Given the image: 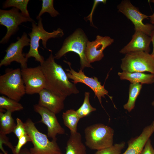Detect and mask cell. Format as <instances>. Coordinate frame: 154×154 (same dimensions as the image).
Masks as SVG:
<instances>
[{"label": "cell", "instance_id": "obj_1", "mask_svg": "<svg viewBox=\"0 0 154 154\" xmlns=\"http://www.w3.org/2000/svg\"><path fill=\"white\" fill-rule=\"evenodd\" d=\"M51 52L40 66L44 75L46 89L55 94L66 98L79 92L75 84L70 82L62 66L55 62Z\"/></svg>", "mask_w": 154, "mask_h": 154}, {"label": "cell", "instance_id": "obj_2", "mask_svg": "<svg viewBox=\"0 0 154 154\" xmlns=\"http://www.w3.org/2000/svg\"><path fill=\"white\" fill-rule=\"evenodd\" d=\"M42 21V19L40 18L37 25L35 22L32 23V31L28 34L30 37V49L25 55V57L28 59L31 57H34L35 60L40 62V64L45 60L44 57L39 54L38 50L40 40H42L43 47L51 52L52 50L48 49L46 46L47 41L52 38L61 37L64 35L63 30L60 28L52 32H47L43 28Z\"/></svg>", "mask_w": 154, "mask_h": 154}, {"label": "cell", "instance_id": "obj_3", "mask_svg": "<svg viewBox=\"0 0 154 154\" xmlns=\"http://www.w3.org/2000/svg\"><path fill=\"white\" fill-rule=\"evenodd\" d=\"M84 133L85 145L91 149L97 151L114 145V131L106 125L98 123L88 126Z\"/></svg>", "mask_w": 154, "mask_h": 154}, {"label": "cell", "instance_id": "obj_4", "mask_svg": "<svg viewBox=\"0 0 154 154\" xmlns=\"http://www.w3.org/2000/svg\"><path fill=\"white\" fill-rule=\"evenodd\" d=\"M24 124L33 145L30 149L31 151L35 154H63L57 142V139L49 141L46 135L38 130L30 118L27 120Z\"/></svg>", "mask_w": 154, "mask_h": 154}, {"label": "cell", "instance_id": "obj_5", "mask_svg": "<svg viewBox=\"0 0 154 154\" xmlns=\"http://www.w3.org/2000/svg\"><path fill=\"white\" fill-rule=\"evenodd\" d=\"M86 36L81 29L76 30L64 40L60 50L55 54V59H59L67 53L72 52L78 54L80 59V69L85 68H93L88 61L86 56Z\"/></svg>", "mask_w": 154, "mask_h": 154}, {"label": "cell", "instance_id": "obj_6", "mask_svg": "<svg viewBox=\"0 0 154 154\" xmlns=\"http://www.w3.org/2000/svg\"><path fill=\"white\" fill-rule=\"evenodd\" d=\"M0 93L18 102L26 94L20 68L9 69L0 76Z\"/></svg>", "mask_w": 154, "mask_h": 154}, {"label": "cell", "instance_id": "obj_7", "mask_svg": "<svg viewBox=\"0 0 154 154\" xmlns=\"http://www.w3.org/2000/svg\"><path fill=\"white\" fill-rule=\"evenodd\" d=\"M123 72L131 73L145 72L154 74V60L151 54L143 51L131 52L121 59Z\"/></svg>", "mask_w": 154, "mask_h": 154}, {"label": "cell", "instance_id": "obj_8", "mask_svg": "<svg viewBox=\"0 0 154 154\" xmlns=\"http://www.w3.org/2000/svg\"><path fill=\"white\" fill-rule=\"evenodd\" d=\"M28 21L35 22L30 17L25 16L16 8L13 7L9 10L0 9V25L5 27L7 30L5 35L1 40L0 43H7L11 36L18 31L19 25Z\"/></svg>", "mask_w": 154, "mask_h": 154}, {"label": "cell", "instance_id": "obj_9", "mask_svg": "<svg viewBox=\"0 0 154 154\" xmlns=\"http://www.w3.org/2000/svg\"><path fill=\"white\" fill-rule=\"evenodd\" d=\"M118 11L125 15L134 25L135 31L143 32L150 37L154 29V25L143 23L145 19H149V16L142 13L138 8L133 5L129 0L122 1L117 6Z\"/></svg>", "mask_w": 154, "mask_h": 154}, {"label": "cell", "instance_id": "obj_10", "mask_svg": "<svg viewBox=\"0 0 154 154\" xmlns=\"http://www.w3.org/2000/svg\"><path fill=\"white\" fill-rule=\"evenodd\" d=\"M17 41L11 43L5 50L6 54L0 62V67L7 66L14 61L20 64L21 68H27L28 58L23 53L24 47L30 45V39L27 34L23 33L21 37H18Z\"/></svg>", "mask_w": 154, "mask_h": 154}, {"label": "cell", "instance_id": "obj_11", "mask_svg": "<svg viewBox=\"0 0 154 154\" xmlns=\"http://www.w3.org/2000/svg\"><path fill=\"white\" fill-rule=\"evenodd\" d=\"M69 66L70 69H67L66 70L67 72L66 74L68 78L73 80L72 82L74 84L78 83H81L85 84L89 86L94 92L95 96H96L102 106V98H105V95L108 96L111 99L112 97L108 95V92L104 87V85H102L98 79L96 77L94 78L89 77L87 76L83 72L82 70L80 69L78 72H76L71 67L70 62L64 60Z\"/></svg>", "mask_w": 154, "mask_h": 154}, {"label": "cell", "instance_id": "obj_12", "mask_svg": "<svg viewBox=\"0 0 154 154\" xmlns=\"http://www.w3.org/2000/svg\"><path fill=\"white\" fill-rule=\"evenodd\" d=\"M21 71L26 94L29 95L38 94L45 88V77L40 65L33 68H21Z\"/></svg>", "mask_w": 154, "mask_h": 154}, {"label": "cell", "instance_id": "obj_13", "mask_svg": "<svg viewBox=\"0 0 154 154\" xmlns=\"http://www.w3.org/2000/svg\"><path fill=\"white\" fill-rule=\"evenodd\" d=\"M33 108L34 111L41 116V119L39 122L42 123L46 126L48 137L54 139H57V135L65 133V130L58 122L56 114L38 104L34 105Z\"/></svg>", "mask_w": 154, "mask_h": 154}, {"label": "cell", "instance_id": "obj_14", "mask_svg": "<svg viewBox=\"0 0 154 154\" xmlns=\"http://www.w3.org/2000/svg\"><path fill=\"white\" fill-rule=\"evenodd\" d=\"M114 40L108 36L97 35L95 40L87 41L86 56L90 63L101 60L104 57L103 52L107 46L111 45Z\"/></svg>", "mask_w": 154, "mask_h": 154}, {"label": "cell", "instance_id": "obj_15", "mask_svg": "<svg viewBox=\"0 0 154 154\" xmlns=\"http://www.w3.org/2000/svg\"><path fill=\"white\" fill-rule=\"evenodd\" d=\"M151 42V37L139 31H135L130 42L119 51L122 54L137 51L149 53L150 44Z\"/></svg>", "mask_w": 154, "mask_h": 154}, {"label": "cell", "instance_id": "obj_16", "mask_svg": "<svg viewBox=\"0 0 154 154\" xmlns=\"http://www.w3.org/2000/svg\"><path fill=\"white\" fill-rule=\"evenodd\" d=\"M39 100L38 104L45 108L55 114L60 112L64 108V101L65 99L44 89L38 93Z\"/></svg>", "mask_w": 154, "mask_h": 154}, {"label": "cell", "instance_id": "obj_17", "mask_svg": "<svg viewBox=\"0 0 154 154\" xmlns=\"http://www.w3.org/2000/svg\"><path fill=\"white\" fill-rule=\"evenodd\" d=\"M65 154H87L86 146L82 142V136L79 133L70 132Z\"/></svg>", "mask_w": 154, "mask_h": 154}, {"label": "cell", "instance_id": "obj_18", "mask_svg": "<svg viewBox=\"0 0 154 154\" xmlns=\"http://www.w3.org/2000/svg\"><path fill=\"white\" fill-rule=\"evenodd\" d=\"M118 75L120 78L122 80H127L131 83H139L151 84L154 83V74H147L141 72L129 73L119 72Z\"/></svg>", "mask_w": 154, "mask_h": 154}, {"label": "cell", "instance_id": "obj_19", "mask_svg": "<svg viewBox=\"0 0 154 154\" xmlns=\"http://www.w3.org/2000/svg\"><path fill=\"white\" fill-rule=\"evenodd\" d=\"M12 112L7 111L0 112V132L6 135L12 132L16 124L12 116Z\"/></svg>", "mask_w": 154, "mask_h": 154}, {"label": "cell", "instance_id": "obj_20", "mask_svg": "<svg viewBox=\"0 0 154 154\" xmlns=\"http://www.w3.org/2000/svg\"><path fill=\"white\" fill-rule=\"evenodd\" d=\"M62 118L64 125L68 128L70 132H77V125L80 119L76 111L73 109L67 110L62 114Z\"/></svg>", "mask_w": 154, "mask_h": 154}, {"label": "cell", "instance_id": "obj_21", "mask_svg": "<svg viewBox=\"0 0 154 154\" xmlns=\"http://www.w3.org/2000/svg\"><path fill=\"white\" fill-rule=\"evenodd\" d=\"M142 84L139 83H131L129 85V98L123 106L124 109L131 112L134 108L136 100L139 94Z\"/></svg>", "mask_w": 154, "mask_h": 154}, {"label": "cell", "instance_id": "obj_22", "mask_svg": "<svg viewBox=\"0 0 154 154\" xmlns=\"http://www.w3.org/2000/svg\"><path fill=\"white\" fill-rule=\"evenodd\" d=\"M0 108L12 113L22 110L23 107L19 102L2 95L0 96Z\"/></svg>", "mask_w": 154, "mask_h": 154}, {"label": "cell", "instance_id": "obj_23", "mask_svg": "<svg viewBox=\"0 0 154 154\" xmlns=\"http://www.w3.org/2000/svg\"><path fill=\"white\" fill-rule=\"evenodd\" d=\"M29 0H7L3 3V8H6L10 7L16 8L21 11L25 16L29 17L30 15L27 9Z\"/></svg>", "mask_w": 154, "mask_h": 154}, {"label": "cell", "instance_id": "obj_24", "mask_svg": "<svg viewBox=\"0 0 154 154\" xmlns=\"http://www.w3.org/2000/svg\"><path fill=\"white\" fill-rule=\"evenodd\" d=\"M90 93L86 92L83 104L76 111V112L80 119L88 115L92 112L96 111V108L93 107L89 101Z\"/></svg>", "mask_w": 154, "mask_h": 154}, {"label": "cell", "instance_id": "obj_25", "mask_svg": "<svg viewBox=\"0 0 154 154\" xmlns=\"http://www.w3.org/2000/svg\"><path fill=\"white\" fill-rule=\"evenodd\" d=\"M42 1L41 9L37 17V19L38 20L42 15L45 13H48L52 17H56L59 15V12L54 8L53 0H42Z\"/></svg>", "mask_w": 154, "mask_h": 154}, {"label": "cell", "instance_id": "obj_26", "mask_svg": "<svg viewBox=\"0 0 154 154\" xmlns=\"http://www.w3.org/2000/svg\"><path fill=\"white\" fill-rule=\"evenodd\" d=\"M125 144L124 141L116 143L109 147L97 150L94 154H121Z\"/></svg>", "mask_w": 154, "mask_h": 154}, {"label": "cell", "instance_id": "obj_27", "mask_svg": "<svg viewBox=\"0 0 154 154\" xmlns=\"http://www.w3.org/2000/svg\"><path fill=\"white\" fill-rule=\"evenodd\" d=\"M17 124L13 131L14 133L18 139L23 135L27 134L24 123L18 118L16 119Z\"/></svg>", "mask_w": 154, "mask_h": 154}, {"label": "cell", "instance_id": "obj_28", "mask_svg": "<svg viewBox=\"0 0 154 154\" xmlns=\"http://www.w3.org/2000/svg\"><path fill=\"white\" fill-rule=\"evenodd\" d=\"M28 142H31V139L27 133L18 139L17 145L14 147L13 154H19L22 147Z\"/></svg>", "mask_w": 154, "mask_h": 154}, {"label": "cell", "instance_id": "obj_29", "mask_svg": "<svg viewBox=\"0 0 154 154\" xmlns=\"http://www.w3.org/2000/svg\"><path fill=\"white\" fill-rule=\"evenodd\" d=\"M140 154H154V148L152 145L150 138L146 142Z\"/></svg>", "mask_w": 154, "mask_h": 154}, {"label": "cell", "instance_id": "obj_30", "mask_svg": "<svg viewBox=\"0 0 154 154\" xmlns=\"http://www.w3.org/2000/svg\"><path fill=\"white\" fill-rule=\"evenodd\" d=\"M102 2L104 4H106V0H95L94 1V3L92 7V11L90 14L86 17V18H88L87 19L89 20L91 24H92V25L93 26L92 20V16L93 13L96 7V5L99 3Z\"/></svg>", "mask_w": 154, "mask_h": 154}, {"label": "cell", "instance_id": "obj_31", "mask_svg": "<svg viewBox=\"0 0 154 154\" xmlns=\"http://www.w3.org/2000/svg\"><path fill=\"white\" fill-rule=\"evenodd\" d=\"M19 154H35L32 152L30 150L25 148L22 149Z\"/></svg>", "mask_w": 154, "mask_h": 154}, {"label": "cell", "instance_id": "obj_32", "mask_svg": "<svg viewBox=\"0 0 154 154\" xmlns=\"http://www.w3.org/2000/svg\"><path fill=\"white\" fill-rule=\"evenodd\" d=\"M150 37L151 38L153 46V51L151 54L153 55L154 54V29Z\"/></svg>", "mask_w": 154, "mask_h": 154}, {"label": "cell", "instance_id": "obj_33", "mask_svg": "<svg viewBox=\"0 0 154 154\" xmlns=\"http://www.w3.org/2000/svg\"><path fill=\"white\" fill-rule=\"evenodd\" d=\"M150 1L154 3V0H151ZM149 17L150 19V22L151 24H154V13L152 15L149 16Z\"/></svg>", "mask_w": 154, "mask_h": 154}, {"label": "cell", "instance_id": "obj_34", "mask_svg": "<svg viewBox=\"0 0 154 154\" xmlns=\"http://www.w3.org/2000/svg\"><path fill=\"white\" fill-rule=\"evenodd\" d=\"M151 105L153 106L154 107V100L152 102Z\"/></svg>", "mask_w": 154, "mask_h": 154}, {"label": "cell", "instance_id": "obj_35", "mask_svg": "<svg viewBox=\"0 0 154 154\" xmlns=\"http://www.w3.org/2000/svg\"><path fill=\"white\" fill-rule=\"evenodd\" d=\"M153 57V58L154 59V55H152Z\"/></svg>", "mask_w": 154, "mask_h": 154}, {"label": "cell", "instance_id": "obj_36", "mask_svg": "<svg viewBox=\"0 0 154 154\" xmlns=\"http://www.w3.org/2000/svg\"><path fill=\"white\" fill-rule=\"evenodd\" d=\"M0 154H4L3 153L1 152L0 153Z\"/></svg>", "mask_w": 154, "mask_h": 154}]
</instances>
